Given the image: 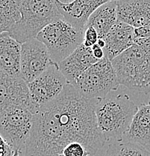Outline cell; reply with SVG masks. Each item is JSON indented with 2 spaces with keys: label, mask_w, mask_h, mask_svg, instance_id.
<instances>
[{
  "label": "cell",
  "mask_w": 150,
  "mask_h": 156,
  "mask_svg": "<svg viewBox=\"0 0 150 156\" xmlns=\"http://www.w3.org/2000/svg\"><path fill=\"white\" fill-rule=\"evenodd\" d=\"M92 52H93V54L94 56V57L98 60V61H100V60L103 59L105 56V52L103 49H102L100 47L98 46V44H95L93 48H91Z\"/></svg>",
  "instance_id": "24"
},
{
  "label": "cell",
  "mask_w": 150,
  "mask_h": 156,
  "mask_svg": "<svg viewBox=\"0 0 150 156\" xmlns=\"http://www.w3.org/2000/svg\"><path fill=\"white\" fill-rule=\"evenodd\" d=\"M20 1V19L13 26L8 33L21 44L37 38L45 27L63 19L55 0Z\"/></svg>",
  "instance_id": "4"
},
{
  "label": "cell",
  "mask_w": 150,
  "mask_h": 156,
  "mask_svg": "<svg viewBox=\"0 0 150 156\" xmlns=\"http://www.w3.org/2000/svg\"><path fill=\"white\" fill-rule=\"evenodd\" d=\"M118 20L135 29L150 24V0L117 1Z\"/></svg>",
  "instance_id": "14"
},
{
  "label": "cell",
  "mask_w": 150,
  "mask_h": 156,
  "mask_svg": "<svg viewBox=\"0 0 150 156\" xmlns=\"http://www.w3.org/2000/svg\"><path fill=\"white\" fill-rule=\"evenodd\" d=\"M55 1L63 19L75 29L84 31L92 14L98 8L107 2L108 0Z\"/></svg>",
  "instance_id": "11"
},
{
  "label": "cell",
  "mask_w": 150,
  "mask_h": 156,
  "mask_svg": "<svg viewBox=\"0 0 150 156\" xmlns=\"http://www.w3.org/2000/svg\"><path fill=\"white\" fill-rule=\"evenodd\" d=\"M118 21L117 1H108L92 14L85 27L94 28L99 38L103 39Z\"/></svg>",
  "instance_id": "17"
},
{
  "label": "cell",
  "mask_w": 150,
  "mask_h": 156,
  "mask_svg": "<svg viewBox=\"0 0 150 156\" xmlns=\"http://www.w3.org/2000/svg\"><path fill=\"white\" fill-rule=\"evenodd\" d=\"M20 1L0 0V35L8 32L20 19Z\"/></svg>",
  "instance_id": "18"
},
{
  "label": "cell",
  "mask_w": 150,
  "mask_h": 156,
  "mask_svg": "<svg viewBox=\"0 0 150 156\" xmlns=\"http://www.w3.org/2000/svg\"><path fill=\"white\" fill-rule=\"evenodd\" d=\"M21 51L22 44L13 38L8 32L0 35V69L9 77H22Z\"/></svg>",
  "instance_id": "15"
},
{
  "label": "cell",
  "mask_w": 150,
  "mask_h": 156,
  "mask_svg": "<svg viewBox=\"0 0 150 156\" xmlns=\"http://www.w3.org/2000/svg\"><path fill=\"white\" fill-rule=\"evenodd\" d=\"M135 28L118 21L103 38L105 57L112 61L135 44L137 37Z\"/></svg>",
  "instance_id": "13"
},
{
  "label": "cell",
  "mask_w": 150,
  "mask_h": 156,
  "mask_svg": "<svg viewBox=\"0 0 150 156\" xmlns=\"http://www.w3.org/2000/svg\"><path fill=\"white\" fill-rule=\"evenodd\" d=\"M120 86L112 62L105 57L83 73L73 87L86 98L100 99L106 98Z\"/></svg>",
  "instance_id": "6"
},
{
  "label": "cell",
  "mask_w": 150,
  "mask_h": 156,
  "mask_svg": "<svg viewBox=\"0 0 150 156\" xmlns=\"http://www.w3.org/2000/svg\"><path fill=\"white\" fill-rule=\"evenodd\" d=\"M61 154L64 156H90L86 148L77 142L68 144L64 148Z\"/></svg>",
  "instance_id": "20"
},
{
  "label": "cell",
  "mask_w": 150,
  "mask_h": 156,
  "mask_svg": "<svg viewBox=\"0 0 150 156\" xmlns=\"http://www.w3.org/2000/svg\"><path fill=\"white\" fill-rule=\"evenodd\" d=\"M105 156H150V152L136 143L119 141L108 146Z\"/></svg>",
  "instance_id": "19"
},
{
  "label": "cell",
  "mask_w": 150,
  "mask_h": 156,
  "mask_svg": "<svg viewBox=\"0 0 150 156\" xmlns=\"http://www.w3.org/2000/svg\"><path fill=\"white\" fill-rule=\"evenodd\" d=\"M12 156H25V151L21 150V149L14 151Z\"/></svg>",
  "instance_id": "25"
},
{
  "label": "cell",
  "mask_w": 150,
  "mask_h": 156,
  "mask_svg": "<svg viewBox=\"0 0 150 156\" xmlns=\"http://www.w3.org/2000/svg\"><path fill=\"white\" fill-rule=\"evenodd\" d=\"M11 105L28 109L34 114L37 110L31 100L28 83L21 77H11L0 69V113Z\"/></svg>",
  "instance_id": "10"
},
{
  "label": "cell",
  "mask_w": 150,
  "mask_h": 156,
  "mask_svg": "<svg viewBox=\"0 0 150 156\" xmlns=\"http://www.w3.org/2000/svg\"><path fill=\"white\" fill-rule=\"evenodd\" d=\"M82 144L93 156L106 142L95 113V99L83 97L67 83L57 98L40 107L25 146V156L61 154L71 143Z\"/></svg>",
  "instance_id": "1"
},
{
  "label": "cell",
  "mask_w": 150,
  "mask_h": 156,
  "mask_svg": "<svg viewBox=\"0 0 150 156\" xmlns=\"http://www.w3.org/2000/svg\"><path fill=\"white\" fill-rule=\"evenodd\" d=\"M52 64L47 48L40 41L35 38L22 44L21 74L27 83L39 77Z\"/></svg>",
  "instance_id": "9"
},
{
  "label": "cell",
  "mask_w": 150,
  "mask_h": 156,
  "mask_svg": "<svg viewBox=\"0 0 150 156\" xmlns=\"http://www.w3.org/2000/svg\"><path fill=\"white\" fill-rule=\"evenodd\" d=\"M53 156H64V155H63L62 154H56V155H55Z\"/></svg>",
  "instance_id": "26"
},
{
  "label": "cell",
  "mask_w": 150,
  "mask_h": 156,
  "mask_svg": "<svg viewBox=\"0 0 150 156\" xmlns=\"http://www.w3.org/2000/svg\"><path fill=\"white\" fill-rule=\"evenodd\" d=\"M34 116L28 109L18 105H11L0 113V135L14 151H25Z\"/></svg>",
  "instance_id": "7"
},
{
  "label": "cell",
  "mask_w": 150,
  "mask_h": 156,
  "mask_svg": "<svg viewBox=\"0 0 150 156\" xmlns=\"http://www.w3.org/2000/svg\"><path fill=\"white\" fill-rule=\"evenodd\" d=\"M120 85L132 90L150 92V38H136L135 44L111 61Z\"/></svg>",
  "instance_id": "2"
},
{
  "label": "cell",
  "mask_w": 150,
  "mask_h": 156,
  "mask_svg": "<svg viewBox=\"0 0 150 156\" xmlns=\"http://www.w3.org/2000/svg\"><path fill=\"white\" fill-rule=\"evenodd\" d=\"M67 84L58 65L50 66L39 77L28 83L31 100L37 112L61 95Z\"/></svg>",
  "instance_id": "8"
},
{
  "label": "cell",
  "mask_w": 150,
  "mask_h": 156,
  "mask_svg": "<svg viewBox=\"0 0 150 156\" xmlns=\"http://www.w3.org/2000/svg\"><path fill=\"white\" fill-rule=\"evenodd\" d=\"M138 106L126 94L95 99L97 124L106 141H121L129 129Z\"/></svg>",
  "instance_id": "3"
},
{
  "label": "cell",
  "mask_w": 150,
  "mask_h": 156,
  "mask_svg": "<svg viewBox=\"0 0 150 156\" xmlns=\"http://www.w3.org/2000/svg\"><path fill=\"white\" fill-rule=\"evenodd\" d=\"M14 151L0 135V156H12Z\"/></svg>",
  "instance_id": "22"
},
{
  "label": "cell",
  "mask_w": 150,
  "mask_h": 156,
  "mask_svg": "<svg viewBox=\"0 0 150 156\" xmlns=\"http://www.w3.org/2000/svg\"><path fill=\"white\" fill-rule=\"evenodd\" d=\"M83 30L61 19L45 27L37 39L44 44L53 62L58 65L83 44Z\"/></svg>",
  "instance_id": "5"
},
{
  "label": "cell",
  "mask_w": 150,
  "mask_h": 156,
  "mask_svg": "<svg viewBox=\"0 0 150 156\" xmlns=\"http://www.w3.org/2000/svg\"><path fill=\"white\" fill-rule=\"evenodd\" d=\"M99 40V35L94 28L91 27H85L84 29L83 44L87 48H91L96 44Z\"/></svg>",
  "instance_id": "21"
},
{
  "label": "cell",
  "mask_w": 150,
  "mask_h": 156,
  "mask_svg": "<svg viewBox=\"0 0 150 156\" xmlns=\"http://www.w3.org/2000/svg\"><path fill=\"white\" fill-rule=\"evenodd\" d=\"M135 31L137 38H150V24L142 28L135 29Z\"/></svg>",
  "instance_id": "23"
},
{
  "label": "cell",
  "mask_w": 150,
  "mask_h": 156,
  "mask_svg": "<svg viewBox=\"0 0 150 156\" xmlns=\"http://www.w3.org/2000/svg\"><path fill=\"white\" fill-rule=\"evenodd\" d=\"M128 142L136 143L144 146L150 144V100L147 104L138 106V112L131 126L124 136Z\"/></svg>",
  "instance_id": "16"
},
{
  "label": "cell",
  "mask_w": 150,
  "mask_h": 156,
  "mask_svg": "<svg viewBox=\"0 0 150 156\" xmlns=\"http://www.w3.org/2000/svg\"><path fill=\"white\" fill-rule=\"evenodd\" d=\"M97 62L99 61L93 56L92 49L82 44L68 57L59 63L58 66L67 79V83L73 86L81 75Z\"/></svg>",
  "instance_id": "12"
}]
</instances>
